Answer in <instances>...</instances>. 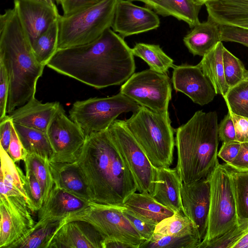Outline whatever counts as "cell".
<instances>
[{
    "mask_svg": "<svg viewBox=\"0 0 248 248\" xmlns=\"http://www.w3.org/2000/svg\"><path fill=\"white\" fill-rule=\"evenodd\" d=\"M9 91V82L3 65L0 63V120L7 115V104Z\"/></svg>",
    "mask_w": 248,
    "mask_h": 248,
    "instance_id": "45",
    "label": "cell"
},
{
    "mask_svg": "<svg viewBox=\"0 0 248 248\" xmlns=\"http://www.w3.org/2000/svg\"><path fill=\"white\" fill-rule=\"evenodd\" d=\"M230 170L239 222L248 219V172Z\"/></svg>",
    "mask_w": 248,
    "mask_h": 248,
    "instance_id": "36",
    "label": "cell"
},
{
    "mask_svg": "<svg viewBox=\"0 0 248 248\" xmlns=\"http://www.w3.org/2000/svg\"><path fill=\"white\" fill-rule=\"evenodd\" d=\"M204 4L208 17L218 25L248 29V0H210Z\"/></svg>",
    "mask_w": 248,
    "mask_h": 248,
    "instance_id": "21",
    "label": "cell"
},
{
    "mask_svg": "<svg viewBox=\"0 0 248 248\" xmlns=\"http://www.w3.org/2000/svg\"><path fill=\"white\" fill-rule=\"evenodd\" d=\"M120 92L140 106L170 119L168 107L172 88L167 74L150 68L134 73L121 86Z\"/></svg>",
    "mask_w": 248,
    "mask_h": 248,
    "instance_id": "10",
    "label": "cell"
},
{
    "mask_svg": "<svg viewBox=\"0 0 248 248\" xmlns=\"http://www.w3.org/2000/svg\"><path fill=\"white\" fill-rule=\"evenodd\" d=\"M0 63L9 82L7 113L10 114L35 97L38 80L45 65L38 62L16 9L0 16Z\"/></svg>",
    "mask_w": 248,
    "mask_h": 248,
    "instance_id": "3",
    "label": "cell"
},
{
    "mask_svg": "<svg viewBox=\"0 0 248 248\" xmlns=\"http://www.w3.org/2000/svg\"><path fill=\"white\" fill-rule=\"evenodd\" d=\"M64 219L38 220L27 233L7 248H48L56 232L65 223Z\"/></svg>",
    "mask_w": 248,
    "mask_h": 248,
    "instance_id": "26",
    "label": "cell"
},
{
    "mask_svg": "<svg viewBox=\"0 0 248 248\" xmlns=\"http://www.w3.org/2000/svg\"><path fill=\"white\" fill-rule=\"evenodd\" d=\"M132 48L110 28L86 45L56 51L46 66L97 89L124 83L134 73Z\"/></svg>",
    "mask_w": 248,
    "mask_h": 248,
    "instance_id": "1",
    "label": "cell"
},
{
    "mask_svg": "<svg viewBox=\"0 0 248 248\" xmlns=\"http://www.w3.org/2000/svg\"><path fill=\"white\" fill-rule=\"evenodd\" d=\"M233 121L236 140L240 143L248 142V118L237 115L228 110Z\"/></svg>",
    "mask_w": 248,
    "mask_h": 248,
    "instance_id": "48",
    "label": "cell"
},
{
    "mask_svg": "<svg viewBox=\"0 0 248 248\" xmlns=\"http://www.w3.org/2000/svg\"><path fill=\"white\" fill-rule=\"evenodd\" d=\"M60 105L58 102L42 103L33 97L9 115L13 123L46 132Z\"/></svg>",
    "mask_w": 248,
    "mask_h": 248,
    "instance_id": "20",
    "label": "cell"
},
{
    "mask_svg": "<svg viewBox=\"0 0 248 248\" xmlns=\"http://www.w3.org/2000/svg\"><path fill=\"white\" fill-rule=\"evenodd\" d=\"M133 55L142 59L150 69L162 74H167L174 68L173 60L168 56L158 45L143 43L136 44L132 48Z\"/></svg>",
    "mask_w": 248,
    "mask_h": 248,
    "instance_id": "30",
    "label": "cell"
},
{
    "mask_svg": "<svg viewBox=\"0 0 248 248\" xmlns=\"http://www.w3.org/2000/svg\"><path fill=\"white\" fill-rule=\"evenodd\" d=\"M241 143L237 141L223 142L217 153V157L223 160L226 164L231 163L237 155Z\"/></svg>",
    "mask_w": 248,
    "mask_h": 248,
    "instance_id": "49",
    "label": "cell"
},
{
    "mask_svg": "<svg viewBox=\"0 0 248 248\" xmlns=\"http://www.w3.org/2000/svg\"><path fill=\"white\" fill-rule=\"evenodd\" d=\"M223 63L225 78L229 89L245 80L246 69L243 63L225 47L223 51Z\"/></svg>",
    "mask_w": 248,
    "mask_h": 248,
    "instance_id": "38",
    "label": "cell"
},
{
    "mask_svg": "<svg viewBox=\"0 0 248 248\" xmlns=\"http://www.w3.org/2000/svg\"><path fill=\"white\" fill-rule=\"evenodd\" d=\"M123 206L140 218L155 225L174 214L146 193H134Z\"/></svg>",
    "mask_w": 248,
    "mask_h": 248,
    "instance_id": "25",
    "label": "cell"
},
{
    "mask_svg": "<svg viewBox=\"0 0 248 248\" xmlns=\"http://www.w3.org/2000/svg\"><path fill=\"white\" fill-rule=\"evenodd\" d=\"M123 212L142 238L145 241L150 240L152 238L154 234L155 225L140 218L124 206Z\"/></svg>",
    "mask_w": 248,
    "mask_h": 248,
    "instance_id": "41",
    "label": "cell"
},
{
    "mask_svg": "<svg viewBox=\"0 0 248 248\" xmlns=\"http://www.w3.org/2000/svg\"><path fill=\"white\" fill-rule=\"evenodd\" d=\"M222 42L218 43L208 53L202 57L197 64L213 86L216 94L224 96L229 90L225 80Z\"/></svg>",
    "mask_w": 248,
    "mask_h": 248,
    "instance_id": "27",
    "label": "cell"
},
{
    "mask_svg": "<svg viewBox=\"0 0 248 248\" xmlns=\"http://www.w3.org/2000/svg\"><path fill=\"white\" fill-rule=\"evenodd\" d=\"M171 81L176 92L184 93L201 106L212 102L217 95L210 81L197 65H175Z\"/></svg>",
    "mask_w": 248,
    "mask_h": 248,
    "instance_id": "16",
    "label": "cell"
},
{
    "mask_svg": "<svg viewBox=\"0 0 248 248\" xmlns=\"http://www.w3.org/2000/svg\"><path fill=\"white\" fill-rule=\"evenodd\" d=\"M89 203L54 185L38 211V218H65L87 207Z\"/></svg>",
    "mask_w": 248,
    "mask_h": 248,
    "instance_id": "22",
    "label": "cell"
},
{
    "mask_svg": "<svg viewBox=\"0 0 248 248\" xmlns=\"http://www.w3.org/2000/svg\"><path fill=\"white\" fill-rule=\"evenodd\" d=\"M14 8L26 30L31 44L60 15L54 3L41 0H13Z\"/></svg>",
    "mask_w": 248,
    "mask_h": 248,
    "instance_id": "17",
    "label": "cell"
},
{
    "mask_svg": "<svg viewBox=\"0 0 248 248\" xmlns=\"http://www.w3.org/2000/svg\"><path fill=\"white\" fill-rule=\"evenodd\" d=\"M218 134L223 142L237 141L234 124L229 111L218 124Z\"/></svg>",
    "mask_w": 248,
    "mask_h": 248,
    "instance_id": "44",
    "label": "cell"
},
{
    "mask_svg": "<svg viewBox=\"0 0 248 248\" xmlns=\"http://www.w3.org/2000/svg\"><path fill=\"white\" fill-rule=\"evenodd\" d=\"M189 51L194 56H203L221 42L219 25L208 17L193 28L183 39Z\"/></svg>",
    "mask_w": 248,
    "mask_h": 248,
    "instance_id": "24",
    "label": "cell"
},
{
    "mask_svg": "<svg viewBox=\"0 0 248 248\" xmlns=\"http://www.w3.org/2000/svg\"><path fill=\"white\" fill-rule=\"evenodd\" d=\"M201 242L199 236L193 235H153L150 240L145 241L140 248H198Z\"/></svg>",
    "mask_w": 248,
    "mask_h": 248,
    "instance_id": "35",
    "label": "cell"
},
{
    "mask_svg": "<svg viewBox=\"0 0 248 248\" xmlns=\"http://www.w3.org/2000/svg\"><path fill=\"white\" fill-rule=\"evenodd\" d=\"M58 19L32 43L33 53L39 62L46 66L57 50Z\"/></svg>",
    "mask_w": 248,
    "mask_h": 248,
    "instance_id": "32",
    "label": "cell"
},
{
    "mask_svg": "<svg viewBox=\"0 0 248 248\" xmlns=\"http://www.w3.org/2000/svg\"><path fill=\"white\" fill-rule=\"evenodd\" d=\"M181 195L183 213L194 222L202 241L207 232L210 208L209 180L206 177L190 184L183 183Z\"/></svg>",
    "mask_w": 248,
    "mask_h": 248,
    "instance_id": "15",
    "label": "cell"
},
{
    "mask_svg": "<svg viewBox=\"0 0 248 248\" xmlns=\"http://www.w3.org/2000/svg\"><path fill=\"white\" fill-rule=\"evenodd\" d=\"M140 106L121 93L108 97H93L74 103L69 118L86 137L107 130L117 117L124 112H134Z\"/></svg>",
    "mask_w": 248,
    "mask_h": 248,
    "instance_id": "8",
    "label": "cell"
},
{
    "mask_svg": "<svg viewBox=\"0 0 248 248\" xmlns=\"http://www.w3.org/2000/svg\"><path fill=\"white\" fill-rule=\"evenodd\" d=\"M131 1H139L143 2L147 7L154 10L157 7L162 0H130Z\"/></svg>",
    "mask_w": 248,
    "mask_h": 248,
    "instance_id": "53",
    "label": "cell"
},
{
    "mask_svg": "<svg viewBox=\"0 0 248 248\" xmlns=\"http://www.w3.org/2000/svg\"><path fill=\"white\" fill-rule=\"evenodd\" d=\"M76 162L91 202L122 206L137 191L135 179L107 130L86 137Z\"/></svg>",
    "mask_w": 248,
    "mask_h": 248,
    "instance_id": "2",
    "label": "cell"
},
{
    "mask_svg": "<svg viewBox=\"0 0 248 248\" xmlns=\"http://www.w3.org/2000/svg\"><path fill=\"white\" fill-rule=\"evenodd\" d=\"M207 178L210 187V208L206 234L201 243L219 237L238 223L230 169L218 160Z\"/></svg>",
    "mask_w": 248,
    "mask_h": 248,
    "instance_id": "7",
    "label": "cell"
},
{
    "mask_svg": "<svg viewBox=\"0 0 248 248\" xmlns=\"http://www.w3.org/2000/svg\"><path fill=\"white\" fill-rule=\"evenodd\" d=\"M154 235L157 236L193 235L199 236L200 238L198 230L194 222L181 212L175 213L173 215L165 218L158 223L155 226Z\"/></svg>",
    "mask_w": 248,
    "mask_h": 248,
    "instance_id": "31",
    "label": "cell"
},
{
    "mask_svg": "<svg viewBox=\"0 0 248 248\" xmlns=\"http://www.w3.org/2000/svg\"><path fill=\"white\" fill-rule=\"evenodd\" d=\"M136 181L137 191L151 195L156 170L126 126L115 120L107 129Z\"/></svg>",
    "mask_w": 248,
    "mask_h": 248,
    "instance_id": "11",
    "label": "cell"
},
{
    "mask_svg": "<svg viewBox=\"0 0 248 248\" xmlns=\"http://www.w3.org/2000/svg\"><path fill=\"white\" fill-rule=\"evenodd\" d=\"M226 165L235 171L248 172V142L241 143L240 150L235 158L231 163Z\"/></svg>",
    "mask_w": 248,
    "mask_h": 248,
    "instance_id": "46",
    "label": "cell"
},
{
    "mask_svg": "<svg viewBox=\"0 0 248 248\" xmlns=\"http://www.w3.org/2000/svg\"><path fill=\"white\" fill-rule=\"evenodd\" d=\"M201 7L194 0H162L154 11L163 16H172L193 28L200 23L199 13Z\"/></svg>",
    "mask_w": 248,
    "mask_h": 248,
    "instance_id": "28",
    "label": "cell"
},
{
    "mask_svg": "<svg viewBox=\"0 0 248 248\" xmlns=\"http://www.w3.org/2000/svg\"><path fill=\"white\" fill-rule=\"evenodd\" d=\"M124 121L151 164L156 169L170 168L175 146L170 120L140 106Z\"/></svg>",
    "mask_w": 248,
    "mask_h": 248,
    "instance_id": "5",
    "label": "cell"
},
{
    "mask_svg": "<svg viewBox=\"0 0 248 248\" xmlns=\"http://www.w3.org/2000/svg\"><path fill=\"white\" fill-rule=\"evenodd\" d=\"M27 202L20 192L0 194V248H7L34 225Z\"/></svg>",
    "mask_w": 248,
    "mask_h": 248,
    "instance_id": "13",
    "label": "cell"
},
{
    "mask_svg": "<svg viewBox=\"0 0 248 248\" xmlns=\"http://www.w3.org/2000/svg\"><path fill=\"white\" fill-rule=\"evenodd\" d=\"M245 80L248 81V70H246L245 74Z\"/></svg>",
    "mask_w": 248,
    "mask_h": 248,
    "instance_id": "55",
    "label": "cell"
},
{
    "mask_svg": "<svg viewBox=\"0 0 248 248\" xmlns=\"http://www.w3.org/2000/svg\"><path fill=\"white\" fill-rule=\"evenodd\" d=\"M43 0L47 2L50 3H54V0Z\"/></svg>",
    "mask_w": 248,
    "mask_h": 248,
    "instance_id": "57",
    "label": "cell"
},
{
    "mask_svg": "<svg viewBox=\"0 0 248 248\" xmlns=\"http://www.w3.org/2000/svg\"><path fill=\"white\" fill-rule=\"evenodd\" d=\"M0 157V177L10 183L23 194L29 206V201L26 190V175L23 174L22 170L16 165L8 153L1 146Z\"/></svg>",
    "mask_w": 248,
    "mask_h": 248,
    "instance_id": "34",
    "label": "cell"
},
{
    "mask_svg": "<svg viewBox=\"0 0 248 248\" xmlns=\"http://www.w3.org/2000/svg\"><path fill=\"white\" fill-rule=\"evenodd\" d=\"M182 184L175 168H157L151 195L174 213H183L181 195Z\"/></svg>",
    "mask_w": 248,
    "mask_h": 248,
    "instance_id": "19",
    "label": "cell"
},
{
    "mask_svg": "<svg viewBox=\"0 0 248 248\" xmlns=\"http://www.w3.org/2000/svg\"><path fill=\"white\" fill-rule=\"evenodd\" d=\"M24 161L25 168L30 170L38 181L42 191L44 202H45L54 186L49 161L35 154H28Z\"/></svg>",
    "mask_w": 248,
    "mask_h": 248,
    "instance_id": "33",
    "label": "cell"
},
{
    "mask_svg": "<svg viewBox=\"0 0 248 248\" xmlns=\"http://www.w3.org/2000/svg\"><path fill=\"white\" fill-rule=\"evenodd\" d=\"M53 154L49 162L73 163L77 161L86 137L69 118L60 104L46 130Z\"/></svg>",
    "mask_w": 248,
    "mask_h": 248,
    "instance_id": "12",
    "label": "cell"
},
{
    "mask_svg": "<svg viewBox=\"0 0 248 248\" xmlns=\"http://www.w3.org/2000/svg\"><path fill=\"white\" fill-rule=\"evenodd\" d=\"M221 41L232 42L248 47V29L238 27L219 25Z\"/></svg>",
    "mask_w": 248,
    "mask_h": 248,
    "instance_id": "42",
    "label": "cell"
},
{
    "mask_svg": "<svg viewBox=\"0 0 248 248\" xmlns=\"http://www.w3.org/2000/svg\"><path fill=\"white\" fill-rule=\"evenodd\" d=\"M104 238L91 224L82 220L65 222L48 248H103Z\"/></svg>",
    "mask_w": 248,
    "mask_h": 248,
    "instance_id": "18",
    "label": "cell"
},
{
    "mask_svg": "<svg viewBox=\"0 0 248 248\" xmlns=\"http://www.w3.org/2000/svg\"><path fill=\"white\" fill-rule=\"evenodd\" d=\"M54 185L88 202L91 200L87 185L76 162H49Z\"/></svg>",
    "mask_w": 248,
    "mask_h": 248,
    "instance_id": "23",
    "label": "cell"
},
{
    "mask_svg": "<svg viewBox=\"0 0 248 248\" xmlns=\"http://www.w3.org/2000/svg\"><path fill=\"white\" fill-rule=\"evenodd\" d=\"M248 232V219L234 226L227 232L210 241L201 243L198 248H232L233 245Z\"/></svg>",
    "mask_w": 248,
    "mask_h": 248,
    "instance_id": "39",
    "label": "cell"
},
{
    "mask_svg": "<svg viewBox=\"0 0 248 248\" xmlns=\"http://www.w3.org/2000/svg\"><path fill=\"white\" fill-rule=\"evenodd\" d=\"M218 115L216 111L198 110L176 130V170L182 182L190 184L205 178L218 161Z\"/></svg>",
    "mask_w": 248,
    "mask_h": 248,
    "instance_id": "4",
    "label": "cell"
},
{
    "mask_svg": "<svg viewBox=\"0 0 248 248\" xmlns=\"http://www.w3.org/2000/svg\"><path fill=\"white\" fill-rule=\"evenodd\" d=\"M232 248H248V232L233 245Z\"/></svg>",
    "mask_w": 248,
    "mask_h": 248,
    "instance_id": "52",
    "label": "cell"
},
{
    "mask_svg": "<svg viewBox=\"0 0 248 248\" xmlns=\"http://www.w3.org/2000/svg\"><path fill=\"white\" fill-rule=\"evenodd\" d=\"M118 0L99 3L67 16H59L57 50L90 43L111 27Z\"/></svg>",
    "mask_w": 248,
    "mask_h": 248,
    "instance_id": "6",
    "label": "cell"
},
{
    "mask_svg": "<svg viewBox=\"0 0 248 248\" xmlns=\"http://www.w3.org/2000/svg\"><path fill=\"white\" fill-rule=\"evenodd\" d=\"M103 248H134L133 247L123 241L116 239H105L103 244Z\"/></svg>",
    "mask_w": 248,
    "mask_h": 248,
    "instance_id": "51",
    "label": "cell"
},
{
    "mask_svg": "<svg viewBox=\"0 0 248 248\" xmlns=\"http://www.w3.org/2000/svg\"><path fill=\"white\" fill-rule=\"evenodd\" d=\"M123 205L90 202L83 210L65 218V221L82 220L88 222L105 239H116L140 248L145 241L124 215Z\"/></svg>",
    "mask_w": 248,
    "mask_h": 248,
    "instance_id": "9",
    "label": "cell"
},
{
    "mask_svg": "<svg viewBox=\"0 0 248 248\" xmlns=\"http://www.w3.org/2000/svg\"><path fill=\"white\" fill-rule=\"evenodd\" d=\"M103 0H64L61 4L63 15L67 16L95 5Z\"/></svg>",
    "mask_w": 248,
    "mask_h": 248,
    "instance_id": "47",
    "label": "cell"
},
{
    "mask_svg": "<svg viewBox=\"0 0 248 248\" xmlns=\"http://www.w3.org/2000/svg\"><path fill=\"white\" fill-rule=\"evenodd\" d=\"M223 97L229 110L248 118V81L244 80L230 88Z\"/></svg>",
    "mask_w": 248,
    "mask_h": 248,
    "instance_id": "37",
    "label": "cell"
},
{
    "mask_svg": "<svg viewBox=\"0 0 248 248\" xmlns=\"http://www.w3.org/2000/svg\"><path fill=\"white\" fill-rule=\"evenodd\" d=\"M58 4H62L64 0H55Z\"/></svg>",
    "mask_w": 248,
    "mask_h": 248,
    "instance_id": "56",
    "label": "cell"
},
{
    "mask_svg": "<svg viewBox=\"0 0 248 248\" xmlns=\"http://www.w3.org/2000/svg\"><path fill=\"white\" fill-rule=\"evenodd\" d=\"M198 4L202 5L204 4L205 2L210 0H194Z\"/></svg>",
    "mask_w": 248,
    "mask_h": 248,
    "instance_id": "54",
    "label": "cell"
},
{
    "mask_svg": "<svg viewBox=\"0 0 248 248\" xmlns=\"http://www.w3.org/2000/svg\"><path fill=\"white\" fill-rule=\"evenodd\" d=\"M26 178V190L28 197L29 207L32 212H38L44 203L40 185L33 173L25 168Z\"/></svg>",
    "mask_w": 248,
    "mask_h": 248,
    "instance_id": "40",
    "label": "cell"
},
{
    "mask_svg": "<svg viewBox=\"0 0 248 248\" xmlns=\"http://www.w3.org/2000/svg\"><path fill=\"white\" fill-rule=\"evenodd\" d=\"M0 146L8 152L11 138L13 122L9 116L6 115L0 120Z\"/></svg>",
    "mask_w": 248,
    "mask_h": 248,
    "instance_id": "50",
    "label": "cell"
},
{
    "mask_svg": "<svg viewBox=\"0 0 248 248\" xmlns=\"http://www.w3.org/2000/svg\"><path fill=\"white\" fill-rule=\"evenodd\" d=\"M159 25L158 16L151 9L130 0H118L111 28L123 38L155 29Z\"/></svg>",
    "mask_w": 248,
    "mask_h": 248,
    "instance_id": "14",
    "label": "cell"
},
{
    "mask_svg": "<svg viewBox=\"0 0 248 248\" xmlns=\"http://www.w3.org/2000/svg\"><path fill=\"white\" fill-rule=\"evenodd\" d=\"M13 124L28 154H35L50 161L53 152L46 132L17 124Z\"/></svg>",
    "mask_w": 248,
    "mask_h": 248,
    "instance_id": "29",
    "label": "cell"
},
{
    "mask_svg": "<svg viewBox=\"0 0 248 248\" xmlns=\"http://www.w3.org/2000/svg\"><path fill=\"white\" fill-rule=\"evenodd\" d=\"M15 162L24 160L28 152L23 147L20 139L14 127H12L11 138L8 152Z\"/></svg>",
    "mask_w": 248,
    "mask_h": 248,
    "instance_id": "43",
    "label": "cell"
}]
</instances>
